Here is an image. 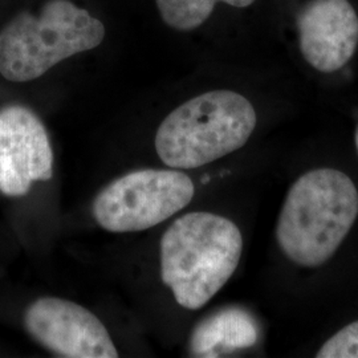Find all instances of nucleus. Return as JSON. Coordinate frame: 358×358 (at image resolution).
<instances>
[{"mask_svg": "<svg viewBox=\"0 0 358 358\" xmlns=\"http://www.w3.org/2000/svg\"><path fill=\"white\" fill-rule=\"evenodd\" d=\"M257 336V325L248 312L229 308L211 315L194 329L190 352L194 357H219L255 345Z\"/></svg>", "mask_w": 358, "mask_h": 358, "instance_id": "obj_9", "label": "nucleus"}, {"mask_svg": "<svg viewBox=\"0 0 358 358\" xmlns=\"http://www.w3.org/2000/svg\"><path fill=\"white\" fill-rule=\"evenodd\" d=\"M317 358H358V320L348 324L324 343Z\"/></svg>", "mask_w": 358, "mask_h": 358, "instance_id": "obj_11", "label": "nucleus"}, {"mask_svg": "<svg viewBox=\"0 0 358 358\" xmlns=\"http://www.w3.org/2000/svg\"><path fill=\"white\" fill-rule=\"evenodd\" d=\"M356 148H357V153H358V128L356 130Z\"/></svg>", "mask_w": 358, "mask_h": 358, "instance_id": "obj_12", "label": "nucleus"}, {"mask_svg": "<svg viewBox=\"0 0 358 358\" xmlns=\"http://www.w3.org/2000/svg\"><path fill=\"white\" fill-rule=\"evenodd\" d=\"M256 121L255 109L244 96L211 90L167 115L155 133V150L166 166L196 169L243 148Z\"/></svg>", "mask_w": 358, "mask_h": 358, "instance_id": "obj_3", "label": "nucleus"}, {"mask_svg": "<svg viewBox=\"0 0 358 358\" xmlns=\"http://www.w3.org/2000/svg\"><path fill=\"white\" fill-rule=\"evenodd\" d=\"M296 24L301 55L319 72L341 69L356 53L358 16L348 0H310Z\"/></svg>", "mask_w": 358, "mask_h": 358, "instance_id": "obj_8", "label": "nucleus"}, {"mask_svg": "<svg viewBox=\"0 0 358 358\" xmlns=\"http://www.w3.org/2000/svg\"><path fill=\"white\" fill-rule=\"evenodd\" d=\"M52 176L51 142L38 115L22 105L0 109V192L22 196Z\"/></svg>", "mask_w": 358, "mask_h": 358, "instance_id": "obj_7", "label": "nucleus"}, {"mask_svg": "<svg viewBox=\"0 0 358 358\" xmlns=\"http://www.w3.org/2000/svg\"><path fill=\"white\" fill-rule=\"evenodd\" d=\"M155 3L167 26L178 31H192L205 23L217 3L244 8L255 0H155Z\"/></svg>", "mask_w": 358, "mask_h": 358, "instance_id": "obj_10", "label": "nucleus"}, {"mask_svg": "<svg viewBox=\"0 0 358 358\" xmlns=\"http://www.w3.org/2000/svg\"><path fill=\"white\" fill-rule=\"evenodd\" d=\"M358 217V190L345 173L316 169L299 177L282 206L276 241L294 264L316 268L331 260Z\"/></svg>", "mask_w": 358, "mask_h": 358, "instance_id": "obj_1", "label": "nucleus"}, {"mask_svg": "<svg viewBox=\"0 0 358 358\" xmlns=\"http://www.w3.org/2000/svg\"><path fill=\"white\" fill-rule=\"evenodd\" d=\"M103 22L71 0H50L38 16L20 13L0 31V75L27 83L81 52L99 47Z\"/></svg>", "mask_w": 358, "mask_h": 358, "instance_id": "obj_4", "label": "nucleus"}, {"mask_svg": "<svg viewBox=\"0 0 358 358\" xmlns=\"http://www.w3.org/2000/svg\"><path fill=\"white\" fill-rule=\"evenodd\" d=\"M243 251L239 227L213 213H189L161 239V278L180 307L196 310L226 285Z\"/></svg>", "mask_w": 358, "mask_h": 358, "instance_id": "obj_2", "label": "nucleus"}, {"mask_svg": "<svg viewBox=\"0 0 358 358\" xmlns=\"http://www.w3.org/2000/svg\"><path fill=\"white\" fill-rule=\"evenodd\" d=\"M195 186L178 169L131 171L103 187L92 211L103 230H148L178 214L192 202Z\"/></svg>", "mask_w": 358, "mask_h": 358, "instance_id": "obj_5", "label": "nucleus"}, {"mask_svg": "<svg viewBox=\"0 0 358 358\" xmlns=\"http://www.w3.org/2000/svg\"><path fill=\"white\" fill-rule=\"evenodd\" d=\"M24 327L40 345L60 357H118V350L101 320L69 300H35L27 308Z\"/></svg>", "mask_w": 358, "mask_h": 358, "instance_id": "obj_6", "label": "nucleus"}]
</instances>
